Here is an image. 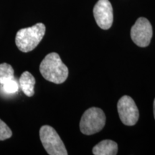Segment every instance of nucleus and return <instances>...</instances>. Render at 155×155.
<instances>
[{
    "mask_svg": "<svg viewBox=\"0 0 155 155\" xmlns=\"http://www.w3.org/2000/svg\"><path fill=\"white\" fill-rule=\"evenodd\" d=\"M153 109H154V119H155V99L154 101V104H153Z\"/></svg>",
    "mask_w": 155,
    "mask_h": 155,
    "instance_id": "nucleus-13",
    "label": "nucleus"
},
{
    "mask_svg": "<svg viewBox=\"0 0 155 155\" xmlns=\"http://www.w3.org/2000/svg\"><path fill=\"white\" fill-rule=\"evenodd\" d=\"M40 138L45 150L50 155H67L63 141L53 127L44 125L40 129Z\"/></svg>",
    "mask_w": 155,
    "mask_h": 155,
    "instance_id": "nucleus-4",
    "label": "nucleus"
},
{
    "mask_svg": "<svg viewBox=\"0 0 155 155\" xmlns=\"http://www.w3.org/2000/svg\"><path fill=\"white\" fill-rule=\"evenodd\" d=\"M40 71L45 80L55 84H61L68 76V68L56 53H49L40 65Z\"/></svg>",
    "mask_w": 155,
    "mask_h": 155,
    "instance_id": "nucleus-1",
    "label": "nucleus"
},
{
    "mask_svg": "<svg viewBox=\"0 0 155 155\" xmlns=\"http://www.w3.org/2000/svg\"><path fill=\"white\" fill-rule=\"evenodd\" d=\"M19 85L23 93L28 97L33 96L35 94V79L28 71H25L19 79Z\"/></svg>",
    "mask_w": 155,
    "mask_h": 155,
    "instance_id": "nucleus-9",
    "label": "nucleus"
},
{
    "mask_svg": "<svg viewBox=\"0 0 155 155\" xmlns=\"http://www.w3.org/2000/svg\"><path fill=\"white\" fill-rule=\"evenodd\" d=\"M117 109L120 119L124 124L134 126L138 121L139 109L131 97L129 96H122L118 101Z\"/></svg>",
    "mask_w": 155,
    "mask_h": 155,
    "instance_id": "nucleus-6",
    "label": "nucleus"
},
{
    "mask_svg": "<svg viewBox=\"0 0 155 155\" xmlns=\"http://www.w3.org/2000/svg\"><path fill=\"white\" fill-rule=\"evenodd\" d=\"M94 155H116L118 152V145L115 141L106 139L97 144L93 148Z\"/></svg>",
    "mask_w": 155,
    "mask_h": 155,
    "instance_id": "nucleus-8",
    "label": "nucleus"
},
{
    "mask_svg": "<svg viewBox=\"0 0 155 155\" xmlns=\"http://www.w3.org/2000/svg\"><path fill=\"white\" fill-rule=\"evenodd\" d=\"M12 136V131L2 120L0 119V141L9 139Z\"/></svg>",
    "mask_w": 155,
    "mask_h": 155,
    "instance_id": "nucleus-12",
    "label": "nucleus"
},
{
    "mask_svg": "<svg viewBox=\"0 0 155 155\" xmlns=\"http://www.w3.org/2000/svg\"><path fill=\"white\" fill-rule=\"evenodd\" d=\"M153 35L150 21L144 17H139L131 29V38L137 46L145 48L149 45Z\"/></svg>",
    "mask_w": 155,
    "mask_h": 155,
    "instance_id": "nucleus-5",
    "label": "nucleus"
},
{
    "mask_svg": "<svg viewBox=\"0 0 155 155\" xmlns=\"http://www.w3.org/2000/svg\"><path fill=\"white\" fill-rule=\"evenodd\" d=\"M45 26L42 23H37L30 28H22L17 32L15 43L23 53L32 51L41 42L45 34Z\"/></svg>",
    "mask_w": 155,
    "mask_h": 155,
    "instance_id": "nucleus-2",
    "label": "nucleus"
},
{
    "mask_svg": "<svg viewBox=\"0 0 155 155\" xmlns=\"http://www.w3.org/2000/svg\"><path fill=\"white\" fill-rule=\"evenodd\" d=\"M19 83L17 82V79L14 78L12 80L7 81V83L2 85V91L5 94L11 95L15 94L19 91Z\"/></svg>",
    "mask_w": 155,
    "mask_h": 155,
    "instance_id": "nucleus-11",
    "label": "nucleus"
},
{
    "mask_svg": "<svg viewBox=\"0 0 155 155\" xmlns=\"http://www.w3.org/2000/svg\"><path fill=\"white\" fill-rule=\"evenodd\" d=\"M94 16L98 26L103 30H108L114 21L113 7L108 0H98L94 7Z\"/></svg>",
    "mask_w": 155,
    "mask_h": 155,
    "instance_id": "nucleus-7",
    "label": "nucleus"
},
{
    "mask_svg": "<svg viewBox=\"0 0 155 155\" xmlns=\"http://www.w3.org/2000/svg\"><path fill=\"white\" fill-rule=\"evenodd\" d=\"M106 124V116L102 109L92 107L84 112L80 121V130L85 135H92L101 131Z\"/></svg>",
    "mask_w": 155,
    "mask_h": 155,
    "instance_id": "nucleus-3",
    "label": "nucleus"
},
{
    "mask_svg": "<svg viewBox=\"0 0 155 155\" xmlns=\"http://www.w3.org/2000/svg\"><path fill=\"white\" fill-rule=\"evenodd\" d=\"M14 78V69L11 65L6 63L0 64V85L7 83Z\"/></svg>",
    "mask_w": 155,
    "mask_h": 155,
    "instance_id": "nucleus-10",
    "label": "nucleus"
}]
</instances>
